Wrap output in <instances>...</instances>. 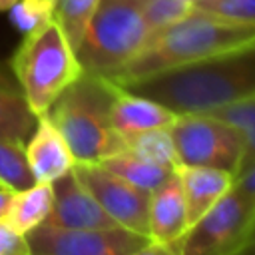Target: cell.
Instances as JSON below:
<instances>
[{
  "label": "cell",
  "instance_id": "1",
  "mask_svg": "<svg viewBox=\"0 0 255 255\" xmlns=\"http://www.w3.org/2000/svg\"><path fill=\"white\" fill-rule=\"evenodd\" d=\"M122 88L151 98L173 114L217 112L255 96V40Z\"/></svg>",
  "mask_w": 255,
  "mask_h": 255
},
{
  "label": "cell",
  "instance_id": "2",
  "mask_svg": "<svg viewBox=\"0 0 255 255\" xmlns=\"http://www.w3.org/2000/svg\"><path fill=\"white\" fill-rule=\"evenodd\" d=\"M255 40V26H239L201 10H193L183 20L155 32L141 52L126 64L112 82L126 86L133 80L199 62L219 52Z\"/></svg>",
  "mask_w": 255,
  "mask_h": 255
},
{
  "label": "cell",
  "instance_id": "3",
  "mask_svg": "<svg viewBox=\"0 0 255 255\" xmlns=\"http://www.w3.org/2000/svg\"><path fill=\"white\" fill-rule=\"evenodd\" d=\"M112 96L114 82L82 72L46 112L76 163H100L124 151V141L112 126Z\"/></svg>",
  "mask_w": 255,
  "mask_h": 255
},
{
  "label": "cell",
  "instance_id": "4",
  "mask_svg": "<svg viewBox=\"0 0 255 255\" xmlns=\"http://www.w3.org/2000/svg\"><path fill=\"white\" fill-rule=\"evenodd\" d=\"M10 66L36 116H44L58 96L82 76L76 52L56 20L26 34Z\"/></svg>",
  "mask_w": 255,
  "mask_h": 255
},
{
  "label": "cell",
  "instance_id": "5",
  "mask_svg": "<svg viewBox=\"0 0 255 255\" xmlns=\"http://www.w3.org/2000/svg\"><path fill=\"white\" fill-rule=\"evenodd\" d=\"M141 0H100L76 48L82 72L112 80L149 42Z\"/></svg>",
  "mask_w": 255,
  "mask_h": 255
},
{
  "label": "cell",
  "instance_id": "6",
  "mask_svg": "<svg viewBox=\"0 0 255 255\" xmlns=\"http://www.w3.org/2000/svg\"><path fill=\"white\" fill-rule=\"evenodd\" d=\"M177 165L215 167L237 175L243 135L213 114H177L169 126Z\"/></svg>",
  "mask_w": 255,
  "mask_h": 255
},
{
  "label": "cell",
  "instance_id": "7",
  "mask_svg": "<svg viewBox=\"0 0 255 255\" xmlns=\"http://www.w3.org/2000/svg\"><path fill=\"white\" fill-rule=\"evenodd\" d=\"M255 217V199L231 187L193 221L179 241V255H233Z\"/></svg>",
  "mask_w": 255,
  "mask_h": 255
},
{
  "label": "cell",
  "instance_id": "8",
  "mask_svg": "<svg viewBox=\"0 0 255 255\" xmlns=\"http://www.w3.org/2000/svg\"><path fill=\"white\" fill-rule=\"evenodd\" d=\"M30 255H126L147 237L124 227L68 229L42 223L26 233Z\"/></svg>",
  "mask_w": 255,
  "mask_h": 255
},
{
  "label": "cell",
  "instance_id": "9",
  "mask_svg": "<svg viewBox=\"0 0 255 255\" xmlns=\"http://www.w3.org/2000/svg\"><path fill=\"white\" fill-rule=\"evenodd\" d=\"M72 169L118 227L147 237V191H141L129 185L128 181L120 179L102 163H74Z\"/></svg>",
  "mask_w": 255,
  "mask_h": 255
},
{
  "label": "cell",
  "instance_id": "10",
  "mask_svg": "<svg viewBox=\"0 0 255 255\" xmlns=\"http://www.w3.org/2000/svg\"><path fill=\"white\" fill-rule=\"evenodd\" d=\"M54 201L44 223L68 229H106L118 227L114 219L102 209L96 197L76 177L74 169L52 183Z\"/></svg>",
  "mask_w": 255,
  "mask_h": 255
},
{
  "label": "cell",
  "instance_id": "11",
  "mask_svg": "<svg viewBox=\"0 0 255 255\" xmlns=\"http://www.w3.org/2000/svg\"><path fill=\"white\" fill-rule=\"evenodd\" d=\"M110 116L116 133L122 137V141H126L147 129L169 128L177 114L151 98L139 96L135 92H129L128 88L114 84Z\"/></svg>",
  "mask_w": 255,
  "mask_h": 255
},
{
  "label": "cell",
  "instance_id": "12",
  "mask_svg": "<svg viewBox=\"0 0 255 255\" xmlns=\"http://www.w3.org/2000/svg\"><path fill=\"white\" fill-rule=\"evenodd\" d=\"M189 227L185 197L177 171H173L159 187L149 193L147 237L149 241L179 245Z\"/></svg>",
  "mask_w": 255,
  "mask_h": 255
},
{
  "label": "cell",
  "instance_id": "13",
  "mask_svg": "<svg viewBox=\"0 0 255 255\" xmlns=\"http://www.w3.org/2000/svg\"><path fill=\"white\" fill-rule=\"evenodd\" d=\"M26 155L36 183H54L74 167V155L50 118L38 116L36 128L26 141Z\"/></svg>",
  "mask_w": 255,
  "mask_h": 255
},
{
  "label": "cell",
  "instance_id": "14",
  "mask_svg": "<svg viewBox=\"0 0 255 255\" xmlns=\"http://www.w3.org/2000/svg\"><path fill=\"white\" fill-rule=\"evenodd\" d=\"M175 171L181 181L189 225L209 211L235 183V175L225 169L177 165Z\"/></svg>",
  "mask_w": 255,
  "mask_h": 255
},
{
  "label": "cell",
  "instance_id": "15",
  "mask_svg": "<svg viewBox=\"0 0 255 255\" xmlns=\"http://www.w3.org/2000/svg\"><path fill=\"white\" fill-rule=\"evenodd\" d=\"M38 116L26 102L10 62H0V139L26 143Z\"/></svg>",
  "mask_w": 255,
  "mask_h": 255
},
{
  "label": "cell",
  "instance_id": "16",
  "mask_svg": "<svg viewBox=\"0 0 255 255\" xmlns=\"http://www.w3.org/2000/svg\"><path fill=\"white\" fill-rule=\"evenodd\" d=\"M52 201H54L52 183H34L30 187L14 193L6 221L14 229H18L20 233L26 235L28 231L42 225L48 219Z\"/></svg>",
  "mask_w": 255,
  "mask_h": 255
},
{
  "label": "cell",
  "instance_id": "17",
  "mask_svg": "<svg viewBox=\"0 0 255 255\" xmlns=\"http://www.w3.org/2000/svg\"><path fill=\"white\" fill-rule=\"evenodd\" d=\"M108 171H112L114 175H118L120 179L128 181L129 185L151 193L155 187H159L175 169H167L163 165L151 163L143 157H137L129 151H120L116 155L106 157L104 161H100Z\"/></svg>",
  "mask_w": 255,
  "mask_h": 255
},
{
  "label": "cell",
  "instance_id": "18",
  "mask_svg": "<svg viewBox=\"0 0 255 255\" xmlns=\"http://www.w3.org/2000/svg\"><path fill=\"white\" fill-rule=\"evenodd\" d=\"M124 149L137 157H143L151 163L163 165L167 169L177 167V155H175V145H173L169 128H155V129L141 131V133L126 139Z\"/></svg>",
  "mask_w": 255,
  "mask_h": 255
},
{
  "label": "cell",
  "instance_id": "19",
  "mask_svg": "<svg viewBox=\"0 0 255 255\" xmlns=\"http://www.w3.org/2000/svg\"><path fill=\"white\" fill-rule=\"evenodd\" d=\"M211 114L231 124L243 135V155H241L239 169H237V175H241L245 169H249L255 163V96L241 100L237 104L225 106Z\"/></svg>",
  "mask_w": 255,
  "mask_h": 255
},
{
  "label": "cell",
  "instance_id": "20",
  "mask_svg": "<svg viewBox=\"0 0 255 255\" xmlns=\"http://www.w3.org/2000/svg\"><path fill=\"white\" fill-rule=\"evenodd\" d=\"M34 183L36 179L28 163L26 143L0 139V185L16 193Z\"/></svg>",
  "mask_w": 255,
  "mask_h": 255
},
{
  "label": "cell",
  "instance_id": "21",
  "mask_svg": "<svg viewBox=\"0 0 255 255\" xmlns=\"http://www.w3.org/2000/svg\"><path fill=\"white\" fill-rule=\"evenodd\" d=\"M100 0H58L54 20L60 24L62 32L66 34L68 42L72 44L74 52L86 32L90 18L94 16Z\"/></svg>",
  "mask_w": 255,
  "mask_h": 255
},
{
  "label": "cell",
  "instance_id": "22",
  "mask_svg": "<svg viewBox=\"0 0 255 255\" xmlns=\"http://www.w3.org/2000/svg\"><path fill=\"white\" fill-rule=\"evenodd\" d=\"M56 2L58 0H16L8 10L10 22L18 32H22V36H26L54 20Z\"/></svg>",
  "mask_w": 255,
  "mask_h": 255
},
{
  "label": "cell",
  "instance_id": "23",
  "mask_svg": "<svg viewBox=\"0 0 255 255\" xmlns=\"http://www.w3.org/2000/svg\"><path fill=\"white\" fill-rule=\"evenodd\" d=\"M193 10L195 6L189 0H141V14L151 36L183 20Z\"/></svg>",
  "mask_w": 255,
  "mask_h": 255
},
{
  "label": "cell",
  "instance_id": "24",
  "mask_svg": "<svg viewBox=\"0 0 255 255\" xmlns=\"http://www.w3.org/2000/svg\"><path fill=\"white\" fill-rule=\"evenodd\" d=\"M195 10L231 24L255 26V0H209Z\"/></svg>",
  "mask_w": 255,
  "mask_h": 255
},
{
  "label": "cell",
  "instance_id": "25",
  "mask_svg": "<svg viewBox=\"0 0 255 255\" xmlns=\"http://www.w3.org/2000/svg\"><path fill=\"white\" fill-rule=\"evenodd\" d=\"M0 255H30L28 239L6 219H0Z\"/></svg>",
  "mask_w": 255,
  "mask_h": 255
},
{
  "label": "cell",
  "instance_id": "26",
  "mask_svg": "<svg viewBox=\"0 0 255 255\" xmlns=\"http://www.w3.org/2000/svg\"><path fill=\"white\" fill-rule=\"evenodd\" d=\"M126 255H179V245H167L157 241H145L141 247L126 253Z\"/></svg>",
  "mask_w": 255,
  "mask_h": 255
},
{
  "label": "cell",
  "instance_id": "27",
  "mask_svg": "<svg viewBox=\"0 0 255 255\" xmlns=\"http://www.w3.org/2000/svg\"><path fill=\"white\" fill-rule=\"evenodd\" d=\"M233 187H235L237 191H241L243 195L255 199V163H253L249 169H245L241 175L235 177Z\"/></svg>",
  "mask_w": 255,
  "mask_h": 255
},
{
  "label": "cell",
  "instance_id": "28",
  "mask_svg": "<svg viewBox=\"0 0 255 255\" xmlns=\"http://www.w3.org/2000/svg\"><path fill=\"white\" fill-rule=\"evenodd\" d=\"M233 255H255V217L247 229V235L245 239L241 241V245L237 247V251Z\"/></svg>",
  "mask_w": 255,
  "mask_h": 255
},
{
  "label": "cell",
  "instance_id": "29",
  "mask_svg": "<svg viewBox=\"0 0 255 255\" xmlns=\"http://www.w3.org/2000/svg\"><path fill=\"white\" fill-rule=\"evenodd\" d=\"M12 199H14V191L0 185V219H6L10 205H12Z\"/></svg>",
  "mask_w": 255,
  "mask_h": 255
},
{
  "label": "cell",
  "instance_id": "30",
  "mask_svg": "<svg viewBox=\"0 0 255 255\" xmlns=\"http://www.w3.org/2000/svg\"><path fill=\"white\" fill-rule=\"evenodd\" d=\"M14 4H16V0H0V12H8Z\"/></svg>",
  "mask_w": 255,
  "mask_h": 255
},
{
  "label": "cell",
  "instance_id": "31",
  "mask_svg": "<svg viewBox=\"0 0 255 255\" xmlns=\"http://www.w3.org/2000/svg\"><path fill=\"white\" fill-rule=\"evenodd\" d=\"M189 2H191V4L197 8V6H201V4H205V2H209V0H189Z\"/></svg>",
  "mask_w": 255,
  "mask_h": 255
}]
</instances>
